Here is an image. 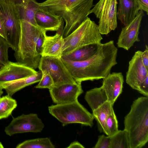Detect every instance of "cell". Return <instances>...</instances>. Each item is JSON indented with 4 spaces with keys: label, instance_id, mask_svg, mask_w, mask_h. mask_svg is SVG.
<instances>
[{
    "label": "cell",
    "instance_id": "3957f363",
    "mask_svg": "<svg viewBox=\"0 0 148 148\" xmlns=\"http://www.w3.org/2000/svg\"><path fill=\"white\" fill-rule=\"evenodd\" d=\"M46 32L27 21H21L19 42L14 53L17 62L35 70L38 68Z\"/></svg>",
    "mask_w": 148,
    "mask_h": 148
},
{
    "label": "cell",
    "instance_id": "7402d4cb",
    "mask_svg": "<svg viewBox=\"0 0 148 148\" xmlns=\"http://www.w3.org/2000/svg\"><path fill=\"white\" fill-rule=\"evenodd\" d=\"M84 98L92 111L108 101L106 95L101 86L87 91Z\"/></svg>",
    "mask_w": 148,
    "mask_h": 148
},
{
    "label": "cell",
    "instance_id": "603a6c76",
    "mask_svg": "<svg viewBox=\"0 0 148 148\" xmlns=\"http://www.w3.org/2000/svg\"><path fill=\"white\" fill-rule=\"evenodd\" d=\"M98 45L97 44L86 45L71 53L62 55L61 58L76 62L85 60L94 55L97 50Z\"/></svg>",
    "mask_w": 148,
    "mask_h": 148
},
{
    "label": "cell",
    "instance_id": "4fadbf2b",
    "mask_svg": "<svg viewBox=\"0 0 148 148\" xmlns=\"http://www.w3.org/2000/svg\"><path fill=\"white\" fill-rule=\"evenodd\" d=\"M53 102L56 104L71 103L78 100L83 92L81 83L68 84L53 86L49 89Z\"/></svg>",
    "mask_w": 148,
    "mask_h": 148
},
{
    "label": "cell",
    "instance_id": "44dd1931",
    "mask_svg": "<svg viewBox=\"0 0 148 148\" xmlns=\"http://www.w3.org/2000/svg\"><path fill=\"white\" fill-rule=\"evenodd\" d=\"M113 106L110 102L107 101L92 111L94 119L97 122L98 128L100 132H103L108 135L106 121L109 116L114 111Z\"/></svg>",
    "mask_w": 148,
    "mask_h": 148
},
{
    "label": "cell",
    "instance_id": "484cf974",
    "mask_svg": "<svg viewBox=\"0 0 148 148\" xmlns=\"http://www.w3.org/2000/svg\"><path fill=\"white\" fill-rule=\"evenodd\" d=\"M110 138V148H130L128 136L125 130H119Z\"/></svg>",
    "mask_w": 148,
    "mask_h": 148
},
{
    "label": "cell",
    "instance_id": "4316f807",
    "mask_svg": "<svg viewBox=\"0 0 148 148\" xmlns=\"http://www.w3.org/2000/svg\"><path fill=\"white\" fill-rule=\"evenodd\" d=\"M9 47L6 40L0 35V69L9 61L8 51Z\"/></svg>",
    "mask_w": 148,
    "mask_h": 148
},
{
    "label": "cell",
    "instance_id": "cb8c5ba5",
    "mask_svg": "<svg viewBox=\"0 0 148 148\" xmlns=\"http://www.w3.org/2000/svg\"><path fill=\"white\" fill-rule=\"evenodd\" d=\"M16 101L8 95L0 98V119L8 118L16 107Z\"/></svg>",
    "mask_w": 148,
    "mask_h": 148
},
{
    "label": "cell",
    "instance_id": "5bb4252c",
    "mask_svg": "<svg viewBox=\"0 0 148 148\" xmlns=\"http://www.w3.org/2000/svg\"><path fill=\"white\" fill-rule=\"evenodd\" d=\"M37 72L35 70L19 62L9 61L0 69V85L30 76Z\"/></svg>",
    "mask_w": 148,
    "mask_h": 148
},
{
    "label": "cell",
    "instance_id": "5b68a950",
    "mask_svg": "<svg viewBox=\"0 0 148 148\" xmlns=\"http://www.w3.org/2000/svg\"><path fill=\"white\" fill-rule=\"evenodd\" d=\"M102 39L98 25L88 16L75 30L64 38L62 56L86 45L100 44Z\"/></svg>",
    "mask_w": 148,
    "mask_h": 148
},
{
    "label": "cell",
    "instance_id": "836d02e7",
    "mask_svg": "<svg viewBox=\"0 0 148 148\" xmlns=\"http://www.w3.org/2000/svg\"><path fill=\"white\" fill-rule=\"evenodd\" d=\"M68 148H84V146L78 141H75L71 143L67 147Z\"/></svg>",
    "mask_w": 148,
    "mask_h": 148
},
{
    "label": "cell",
    "instance_id": "8d00e7d4",
    "mask_svg": "<svg viewBox=\"0 0 148 148\" xmlns=\"http://www.w3.org/2000/svg\"><path fill=\"white\" fill-rule=\"evenodd\" d=\"M4 147L3 145L1 142H0V148H3Z\"/></svg>",
    "mask_w": 148,
    "mask_h": 148
},
{
    "label": "cell",
    "instance_id": "8fae6325",
    "mask_svg": "<svg viewBox=\"0 0 148 148\" xmlns=\"http://www.w3.org/2000/svg\"><path fill=\"white\" fill-rule=\"evenodd\" d=\"M141 52L139 50L135 53L129 62L126 76V83L132 88L138 91L141 83L148 76V70L141 60Z\"/></svg>",
    "mask_w": 148,
    "mask_h": 148
},
{
    "label": "cell",
    "instance_id": "1f68e13d",
    "mask_svg": "<svg viewBox=\"0 0 148 148\" xmlns=\"http://www.w3.org/2000/svg\"><path fill=\"white\" fill-rule=\"evenodd\" d=\"M139 10H142L148 14V0H135Z\"/></svg>",
    "mask_w": 148,
    "mask_h": 148
},
{
    "label": "cell",
    "instance_id": "6da1fadb",
    "mask_svg": "<svg viewBox=\"0 0 148 148\" xmlns=\"http://www.w3.org/2000/svg\"><path fill=\"white\" fill-rule=\"evenodd\" d=\"M118 49L110 40L98 45L97 50L90 58L76 62L61 58L73 79L77 82L103 79L110 73L117 64Z\"/></svg>",
    "mask_w": 148,
    "mask_h": 148
},
{
    "label": "cell",
    "instance_id": "9c48e42d",
    "mask_svg": "<svg viewBox=\"0 0 148 148\" xmlns=\"http://www.w3.org/2000/svg\"><path fill=\"white\" fill-rule=\"evenodd\" d=\"M38 68L41 71H46L49 72L53 79L54 86L77 83L61 58L41 56Z\"/></svg>",
    "mask_w": 148,
    "mask_h": 148
},
{
    "label": "cell",
    "instance_id": "f546056e",
    "mask_svg": "<svg viewBox=\"0 0 148 148\" xmlns=\"http://www.w3.org/2000/svg\"><path fill=\"white\" fill-rule=\"evenodd\" d=\"M110 137L104 135L99 136L94 148H110Z\"/></svg>",
    "mask_w": 148,
    "mask_h": 148
},
{
    "label": "cell",
    "instance_id": "e575fe53",
    "mask_svg": "<svg viewBox=\"0 0 148 148\" xmlns=\"http://www.w3.org/2000/svg\"><path fill=\"white\" fill-rule=\"evenodd\" d=\"M0 35L6 39L5 28L3 24L0 19Z\"/></svg>",
    "mask_w": 148,
    "mask_h": 148
},
{
    "label": "cell",
    "instance_id": "74e56055",
    "mask_svg": "<svg viewBox=\"0 0 148 148\" xmlns=\"http://www.w3.org/2000/svg\"></svg>",
    "mask_w": 148,
    "mask_h": 148
},
{
    "label": "cell",
    "instance_id": "f1b7e54d",
    "mask_svg": "<svg viewBox=\"0 0 148 148\" xmlns=\"http://www.w3.org/2000/svg\"><path fill=\"white\" fill-rule=\"evenodd\" d=\"M41 71L42 77L38 84L35 87L36 88H48L49 89L54 86L53 79L48 72L46 71Z\"/></svg>",
    "mask_w": 148,
    "mask_h": 148
},
{
    "label": "cell",
    "instance_id": "d6a6232c",
    "mask_svg": "<svg viewBox=\"0 0 148 148\" xmlns=\"http://www.w3.org/2000/svg\"><path fill=\"white\" fill-rule=\"evenodd\" d=\"M141 58L143 64L147 69L148 70V47L147 45H145V51L141 52Z\"/></svg>",
    "mask_w": 148,
    "mask_h": 148
},
{
    "label": "cell",
    "instance_id": "277c9868",
    "mask_svg": "<svg viewBox=\"0 0 148 148\" xmlns=\"http://www.w3.org/2000/svg\"><path fill=\"white\" fill-rule=\"evenodd\" d=\"M130 148H140L148 141V97H142L133 102L124 120Z\"/></svg>",
    "mask_w": 148,
    "mask_h": 148
},
{
    "label": "cell",
    "instance_id": "8992f818",
    "mask_svg": "<svg viewBox=\"0 0 148 148\" xmlns=\"http://www.w3.org/2000/svg\"><path fill=\"white\" fill-rule=\"evenodd\" d=\"M49 113L64 126L71 123H79L92 127L95 119L78 101L64 104H56L48 107Z\"/></svg>",
    "mask_w": 148,
    "mask_h": 148
},
{
    "label": "cell",
    "instance_id": "d590c367",
    "mask_svg": "<svg viewBox=\"0 0 148 148\" xmlns=\"http://www.w3.org/2000/svg\"><path fill=\"white\" fill-rule=\"evenodd\" d=\"M3 89L0 87V98L1 97V95L3 93Z\"/></svg>",
    "mask_w": 148,
    "mask_h": 148
},
{
    "label": "cell",
    "instance_id": "d4e9b609",
    "mask_svg": "<svg viewBox=\"0 0 148 148\" xmlns=\"http://www.w3.org/2000/svg\"><path fill=\"white\" fill-rule=\"evenodd\" d=\"M16 148H55L48 138H38L25 140L18 144Z\"/></svg>",
    "mask_w": 148,
    "mask_h": 148
},
{
    "label": "cell",
    "instance_id": "83f0119b",
    "mask_svg": "<svg viewBox=\"0 0 148 148\" xmlns=\"http://www.w3.org/2000/svg\"><path fill=\"white\" fill-rule=\"evenodd\" d=\"M106 125L108 132V136L109 137L115 134L119 130L118 122L114 111L107 118Z\"/></svg>",
    "mask_w": 148,
    "mask_h": 148
},
{
    "label": "cell",
    "instance_id": "ba28073f",
    "mask_svg": "<svg viewBox=\"0 0 148 148\" xmlns=\"http://www.w3.org/2000/svg\"><path fill=\"white\" fill-rule=\"evenodd\" d=\"M117 0H99L90 10L99 19L98 25L101 35H107L117 27Z\"/></svg>",
    "mask_w": 148,
    "mask_h": 148
},
{
    "label": "cell",
    "instance_id": "4dcf8cb0",
    "mask_svg": "<svg viewBox=\"0 0 148 148\" xmlns=\"http://www.w3.org/2000/svg\"><path fill=\"white\" fill-rule=\"evenodd\" d=\"M145 97L148 96V76L141 83L138 91Z\"/></svg>",
    "mask_w": 148,
    "mask_h": 148
},
{
    "label": "cell",
    "instance_id": "7a4b0ae2",
    "mask_svg": "<svg viewBox=\"0 0 148 148\" xmlns=\"http://www.w3.org/2000/svg\"><path fill=\"white\" fill-rule=\"evenodd\" d=\"M94 0H46L39 3L46 11L58 16L65 23L62 35L65 38L75 30L88 17Z\"/></svg>",
    "mask_w": 148,
    "mask_h": 148
},
{
    "label": "cell",
    "instance_id": "e0dca14e",
    "mask_svg": "<svg viewBox=\"0 0 148 148\" xmlns=\"http://www.w3.org/2000/svg\"><path fill=\"white\" fill-rule=\"evenodd\" d=\"M64 44V38L57 32L53 36L45 35L41 56L61 58Z\"/></svg>",
    "mask_w": 148,
    "mask_h": 148
},
{
    "label": "cell",
    "instance_id": "d6986e66",
    "mask_svg": "<svg viewBox=\"0 0 148 148\" xmlns=\"http://www.w3.org/2000/svg\"><path fill=\"white\" fill-rule=\"evenodd\" d=\"M21 21H27L38 26L35 19L36 12L40 7L36 0H15Z\"/></svg>",
    "mask_w": 148,
    "mask_h": 148
},
{
    "label": "cell",
    "instance_id": "7c38bea8",
    "mask_svg": "<svg viewBox=\"0 0 148 148\" xmlns=\"http://www.w3.org/2000/svg\"><path fill=\"white\" fill-rule=\"evenodd\" d=\"M144 15V11L139 10L133 20L122 28L116 43L118 47L128 50L136 42L140 41L139 29Z\"/></svg>",
    "mask_w": 148,
    "mask_h": 148
},
{
    "label": "cell",
    "instance_id": "ac0fdd59",
    "mask_svg": "<svg viewBox=\"0 0 148 148\" xmlns=\"http://www.w3.org/2000/svg\"><path fill=\"white\" fill-rule=\"evenodd\" d=\"M117 17L124 26L128 25L138 14L139 10L135 0H118Z\"/></svg>",
    "mask_w": 148,
    "mask_h": 148
},
{
    "label": "cell",
    "instance_id": "ffe728a7",
    "mask_svg": "<svg viewBox=\"0 0 148 148\" xmlns=\"http://www.w3.org/2000/svg\"><path fill=\"white\" fill-rule=\"evenodd\" d=\"M42 76V72L39 71L30 76L7 82L0 85L7 95L12 97L15 93L25 87L39 82Z\"/></svg>",
    "mask_w": 148,
    "mask_h": 148
},
{
    "label": "cell",
    "instance_id": "52a82bcc",
    "mask_svg": "<svg viewBox=\"0 0 148 148\" xmlns=\"http://www.w3.org/2000/svg\"><path fill=\"white\" fill-rule=\"evenodd\" d=\"M0 19L5 28L6 40L15 51L19 42L21 21L15 0H0Z\"/></svg>",
    "mask_w": 148,
    "mask_h": 148
},
{
    "label": "cell",
    "instance_id": "9a60e30c",
    "mask_svg": "<svg viewBox=\"0 0 148 148\" xmlns=\"http://www.w3.org/2000/svg\"><path fill=\"white\" fill-rule=\"evenodd\" d=\"M103 79L101 87L106 95L108 101L113 105L122 91L123 76L121 72H113Z\"/></svg>",
    "mask_w": 148,
    "mask_h": 148
},
{
    "label": "cell",
    "instance_id": "2e32d148",
    "mask_svg": "<svg viewBox=\"0 0 148 148\" xmlns=\"http://www.w3.org/2000/svg\"><path fill=\"white\" fill-rule=\"evenodd\" d=\"M35 19L38 26L46 32L63 29L62 18L45 11L41 7L35 13Z\"/></svg>",
    "mask_w": 148,
    "mask_h": 148
},
{
    "label": "cell",
    "instance_id": "30bf717a",
    "mask_svg": "<svg viewBox=\"0 0 148 148\" xmlns=\"http://www.w3.org/2000/svg\"><path fill=\"white\" fill-rule=\"evenodd\" d=\"M44 127V124L37 114H23L14 118L5 127L4 131L10 136L19 133L40 132Z\"/></svg>",
    "mask_w": 148,
    "mask_h": 148
}]
</instances>
